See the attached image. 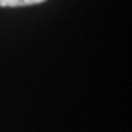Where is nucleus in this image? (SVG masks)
<instances>
[{
  "label": "nucleus",
  "instance_id": "obj_1",
  "mask_svg": "<svg viewBox=\"0 0 132 132\" xmlns=\"http://www.w3.org/2000/svg\"><path fill=\"white\" fill-rule=\"evenodd\" d=\"M46 0H0V7H21L43 3Z\"/></svg>",
  "mask_w": 132,
  "mask_h": 132
}]
</instances>
